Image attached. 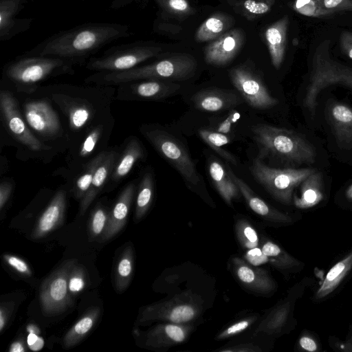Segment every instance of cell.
Segmentation results:
<instances>
[{
	"label": "cell",
	"instance_id": "1",
	"mask_svg": "<svg viewBox=\"0 0 352 352\" xmlns=\"http://www.w3.org/2000/svg\"><path fill=\"white\" fill-rule=\"evenodd\" d=\"M115 86L54 83L35 93L50 98L63 116L71 143L96 123L112 116Z\"/></svg>",
	"mask_w": 352,
	"mask_h": 352
},
{
	"label": "cell",
	"instance_id": "2",
	"mask_svg": "<svg viewBox=\"0 0 352 352\" xmlns=\"http://www.w3.org/2000/svg\"><path fill=\"white\" fill-rule=\"evenodd\" d=\"M131 34L127 25L87 23L54 34L25 54L68 58L82 65L104 46Z\"/></svg>",
	"mask_w": 352,
	"mask_h": 352
},
{
	"label": "cell",
	"instance_id": "3",
	"mask_svg": "<svg viewBox=\"0 0 352 352\" xmlns=\"http://www.w3.org/2000/svg\"><path fill=\"white\" fill-rule=\"evenodd\" d=\"M75 60L56 57L28 55L16 56L3 66L1 85L16 94H32L41 83L63 75H74Z\"/></svg>",
	"mask_w": 352,
	"mask_h": 352
},
{
	"label": "cell",
	"instance_id": "4",
	"mask_svg": "<svg viewBox=\"0 0 352 352\" xmlns=\"http://www.w3.org/2000/svg\"><path fill=\"white\" fill-rule=\"evenodd\" d=\"M0 120L1 131L17 150L16 156L21 160H36L50 163L61 153L56 147L47 144L37 138L23 118L16 94L1 85Z\"/></svg>",
	"mask_w": 352,
	"mask_h": 352
},
{
	"label": "cell",
	"instance_id": "5",
	"mask_svg": "<svg viewBox=\"0 0 352 352\" xmlns=\"http://www.w3.org/2000/svg\"><path fill=\"white\" fill-rule=\"evenodd\" d=\"M196 60L187 54H177L153 63L120 72H95L84 80L85 84L118 86L148 79L185 80L195 74Z\"/></svg>",
	"mask_w": 352,
	"mask_h": 352
},
{
	"label": "cell",
	"instance_id": "6",
	"mask_svg": "<svg viewBox=\"0 0 352 352\" xmlns=\"http://www.w3.org/2000/svg\"><path fill=\"white\" fill-rule=\"evenodd\" d=\"M254 139L259 149L258 158L278 160L287 164L314 163V146L302 135L285 129L268 124L252 127Z\"/></svg>",
	"mask_w": 352,
	"mask_h": 352
},
{
	"label": "cell",
	"instance_id": "7",
	"mask_svg": "<svg viewBox=\"0 0 352 352\" xmlns=\"http://www.w3.org/2000/svg\"><path fill=\"white\" fill-rule=\"evenodd\" d=\"M16 96L23 118L34 135L61 153L67 151L71 139L65 120L52 100L37 93Z\"/></svg>",
	"mask_w": 352,
	"mask_h": 352
},
{
	"label": "cell",
	"instance_id": "8",
	"mask_svg": "<svg viewBox=\"0 0 352 352\" xmlns=\"http://www.w3.org/2000/svg\"><path fill=\"white\" fill-rule=\"evenodd\" d=\"M139 131L157 153L177 170L190 189L204 196L208 195L194 161L179 140L153 124H142Z\"/></svg>",
	"mask_w": 352,
	"mask_h": 352
},
{
	"label": "cell",
	"instance_id": "9",
	"mask_svg": "<svg viewBox=\"0 0 352 352\" xmlns=\"http://www.w3.org/2000/svg\"><path fill=\"white\" fill-rule=\"evenodd\" d=\"M116 120L112 116L100 121L70 144L65 156L66 167L58 168L53 175L61 176L66 182L73 178L89 161L106 151Z\"/></svg>",
	"mask_w": 352,
	"mask_h": 352
},
{
	"label": "cell",
	"instance_id": "10",
	"mask_svg": "<svg viewBox=\"0 0 352 352\" xmlns=\"http://www.w3.org/2000/svg\"><path fill=\"white\" fill-rule=\"evenodd\" d=\"M330 41H322L316 47L311 61V71L303 99L305 107L315 113L318 95L329 85L340 84L352 89V68L333 60L329 54Z\"/></svg>",
	"mask_w": 352,
	"mask_h": 352
},
{
	"label": "cell",
	"instance_id": "11",
	"mask_svg": "<svg viewBox=\"0 0 352 352\" xmlns=\"http://www.w3.org/2000/svg\"><path fill=\"white\" fill-rule=\"evenodd\" d=\"M161 51L156 45L141 41L113 45L101 56L88 59L85 67L95 72L125 71L159 56Z\"/></svg>",
	"mask_w": 352,
	"mask_h": 352
},
{
	"label": "cell",
	"instance_id": "12",
	"mask_svg": "<svg viewBox=\"0 0 352 352\" xmlns=\"http://www.w3.org/2000/svg\"><path fill=\"white\" fill-rule=\"evenodd\" d=\"M250 170L254 179L274 199L284 204L289 205L292 204L294 190L316 169L275 168L267 166L257 157L253 160Z\"/></svg>",
	"mask_w": 352,
	"mask_h": 352
},
{
	"label": "cell",
	"instance_id": "13",
	"mask_svg": "<svg viewBox=\"0 0 352 352\" xmlns=\"http://www.w3.org/2000/svg\"><path fill=\"white\" fill-rule=\"evenodd\" d=\"M75 264L74 260L66 261L42 283L40 301L45 316L60 314L72 305L68 281Z\"/></svg>",
	"mask_w": 352,
	"mask_h": 352
},
{
	"label": "cell",
	"instance_id": "14",
	"mask_svg": "<svg viewBox=\"0 0 352 352\" xmlns=\"http://www.w3.org/2000/svg\"><path fill=\"white\" fill-rule=\"evenodd\" d=\"M229 75L234 87L252 108L265 110L278 104V100L270 94L261 76L250 67L238 65L230 70Z\"/></svg>",
	"mask_w": 352,
	"mask_h": 352
},
{
	"label": "cell",
	"instance_id": "15",
	"mask_svg": "<svg viewBox=\"0 0 352 352\" xmlns=\"http://www.w3.org/2000/svg\"><path fill=\"white\" fill-rule=\"evenodd\" d=\"M181 87L172 81L148 79L125 82L117 86L115 100L120 101H155L177 94Z\"/></svg>",
	"mask_w": 352,
	"mask_h": 352
},
{
	"label": "cell",
	"instance_id": "16",
	"mask_svg": "<svg viewBox=\"0 0 352 352\" xmlns=\"http://www.w3.org/2000/svg\"><path fill=\"white\" fill-rule=\"evenodd\" d=\"M146 157V151L140 140L134 135L126 138L120 146L113 171L103 192L116 188L129 174L135 163Z\"/></svg>",
	"mask_w": 352,
	"mask_h": 352
},
{
	"label": "cell",
	"instance_id": "17",
	"mask_svg": "<svg viewBox=\"0 0 352 352\" xmlns=\"http://www.w3.org/2000/svg\"><path fill=\"white\" fill-rule=\"evenodd\" d=\"M69 194V188L67 183L56 190L32 232V239L43 238L62 225L65 216Z\"/></svg>",
	"mask_w": 352,
	"mask_h": 352
},
{
	"label": "cell",
	"instance_id": "18",
	"mask_svg": "<svg viewBox=\"0 0 352 352\" xmlns=\"http://www.w3.org/2000/svg\"><path fill=\"white\" fill-rule=\"evenodd\" d=\"M243 41V33L237 29L221 34L206 47V62L216 67L227 65L239 52Z\"/></svg>",
	"mask_w": 352,
	"mask_h": 352
},
{
	"label": "cell",
	"instance_id": "19",
	"mask_svg": "<svg viewBox=\"0 0 352 352\" xmlns=\"http://www.w3.org/2000/svg\"><path fill=\"white\" fill-rule=\"evenodd\" d=\"M191 100L195 109L209 113L229 110L245 102L231 90L218 88L201 89L192 96Z\"/></svg>",
	"mask_w": 352,
	"mask_h": 352
},
{
	"label": "cell",
	"instance_id": "20",
	"mask_svg": "<svg viewBox=\"0 0 352 352\" xmlns=\"http://www.w3.org/2000/svg\"><path fill=\"white\" fill-rule=\"evenodd\" d=\"M28 0H0V41H6L30 28L32 18H16Z\"/></svg>",
	"mask_w": 352,
	"mask_h": 352
},
{
	"label": "cell",
	"instance_id": "21",
	"mask_svg": "<svg viewBox=\"0 0 352 352\" xmlns=\"http://www.w3.org/2000/svg\"><path fill=\"white\" fill-rule=\"evenodd\" d=\"M137 188L134 181L129 182L119 194L110 209L107 223L102 234V241L113 238L124 226Z\"/></svg>",
	"mask_w": 352,
	"mask_h": 352
},
{
	"label": "cell",
	"instance_id": "22",
	"mask_svg": "<svg viewBox=\"0 0 352 352\" xmlns=\"http://www.w3.org/2000/svg\"><path fill=\"white\" fill-rule=\"evenodd\" d=\"M120 146H109L107 154L102 162L98 166L91 186L80 201L79 213L83 215L91 206L96 197L103 192L111 173L119 153Z\"/></svg>",
	"mask_w": 352,
	"mask_h": 352
},
{
	"label": "cell",
	"instance_id": "23",
	"mask_svg": "<svg viewBox=\"0 0 352 352\" xmlns=\"http://www.w3.org/2000/svg\"><path fill=\"white\" fill-rule=\"evenodd\" d=\"M228 167V172L238 186L241 195L244 197L249 207L265 220L275 223H289L292 218L273 208L261 199L250 186L241 178L234 175L233 171Z\"/></svg>",
	"mask_w": 352,
	"mask_h": 352
},
{
	"label": "cell",
	"instance_id": "24",
	"mask_svg": "<svg viewBox=\"0 0 352 352\" xmlns=\"http://www.w3.org/2000/svg\"><path fill=\"white\" fill-rule=\"evenodd\" d=\"M336 142L342 148L352 147V107L346 104L333 102L327 109Z\"/></svg>",
	"mask_w": 352,
	"mask_h": 352
},
{
	"label": "cell",
	"instance_id": "25",
	"mask_svg": "<svg viewBox=\"0 0 352 352\" xmlns=\"http://www.w3.org/2000/svg\"><path fill=\"white\" fill-rule=\"evenodd\" d=\"M233 265L236 276L245 287L261 293L270 292L275 289V282L262 269L254 268L239 258L233 259Z\"/></svg>",
	"mask_w": 352,
	"mask_h": 352
},
{
	"label": "cell",
	"instance_id": "26",
	"mask_svg": "<svg viewBox=\"0 0 352 352\" xmlns=\"http://www.w3.org/2000/svg\"><path fill=\"white\" fill-rule=\"evenodd\" d=\"M208 174L216 190L228 205L239 198L241 192L232 178L227 166L219 160L212 158L208 162Z\"/></svg>",
	"mask_w": 352,
	"mask_h": 352
},
{
	"label": "cell",
	"instance_id": "27",
	"mask_svg": "<svg viewBox=\"0 0 352 352\" xmlns=\"http://www.w3.org/2000/svg\"><path fill=\"white\" fill-rule=\"evenodd\" d=\"M288 24L289 18L285 16L270 26L265 33L272 63L277 69L280 67L285 56Z\"/></svg>",
	"mask_w": 352,
	"mask_h": 352
},
{
	"label": "cell",
	"instance_id": "28",
	"mask_svg": "<svg viewBox=\"0 0 352 352\" xmlns=\"http://www.w3.org/2000/svg\"><path fill=\"white\" fill-rule=\"evenodd\" d=\"M300 186V196H294V204L297 208H310L323 199L322 175L317 170L309 175Z\"/></svg>",
	"mask_w": 352,
	"mask_h": 352
},
{
	"label": "cell",
	"instance_id": "29",
	"mask_svg": "<svg viewBox=\"0 0 352 352\" xmlns=\"http://www.w3.org/2000/svg\"><path fill=\"white\" fill-rule=\"evenodd\" d=\"M196 311L186 304L176 305L168 310L160 305L149 306L142 313L141 321L162 318L175 324H182L192 320Z\"/></svg>",
	"mask_w": 352,
	"mask_h": 352
},
{
	"label": "cell",
	"instance_id": "30",
	"mask_svg": "<svg viewBox=\"0 0 352 352\" xmlns=\"http://www.w3.org/2000/svg\"><path fill=\"white\" fill-rule=\"evenodd\" d=\"M108 149V148H107ZM107 150L89 161L73 178L66 182L69 193L74 198L80 201L88 191L95 172L104 158Z\"/></svg>",
	"mask_w": 352,
	"mask_h": 352
},
{
	"label": "cell",
	"instance_id": "31",
	"mask_svg": "<svg viewBox=\"0 0 352 352\" xmlns=\"http://www.w3.org/2000/svg\"><path fill=\"white\" fill-rule=\"evenodd\" d=\"M352 269V250L338 261L327 273L316 293V299H322L331 294Z\"/></svg>",
	"mask_w": 352,
	"mask_h": 352
},
{
	"label": "cell",
	"instance_id": "32",
	"mask_svg": "<svg viewBox=\"0 0 352 352\" xmlns=\"http://www.w3.org/2000/svg\"><path fill=\"white\" fill-rule=\"evenodd\" d=\"M187 329L174 324H161L152 329L147 335L146 344L159 347L182 342L186 338Z\"/></svg>",
	"mask_w": 352,
	"mask_h": 352
},
{
	"label": "cell",
	"instance_id": "33",
	"mask_svg": "<svg viewBox=\"0 0 352 352\" xmlns=\"http://www.w3.org/2000/svg\"><path fill=\"white\" fill-rule=\"evenodd\" d=\"M155 190V179L150 168L145 170L142 175L137 188V197L135 210V219L140 220L150 208Z\"/></svg>",
	"mask_w": 352,
	"mask_h": 352
},
{
	"label": "cell",
	"instance_id": "34",
	"mask_svg": "<svg viewBox=\"0 0 352 352\" xmlns=\"http://www.w3.org/2000/svg\"><path fill=\"white\" fill-rule=\"evenodd\" d=\"M100 314L99 307H93L87 311L65 335L63 340L64 347L68 349L79 343L93 328Z\"/></svg>",
	"mask_w": 352,
	"mask_h": 352
},
{
	"label": "cell",
	"instance_id": "35",
	"mask_svg": "<svg viewBox=\"0 0 352 352\" xmlns=\"http://www.w3.org/2000/svg\"><path fill=\"white\" fill-rule=\"evenodd\" d=\"M261 249L268 257L269 263L278 269L293 270L301 265L298 260L271 241H266Z\"/></svg>",
	"mask_w": 352,
	"mask_h": 352
},
{
	"label": "cell",
	"instance_id": "36",
	"mask_svg": "<svg viewBox=\"0 0 352 352\" xmlns=\"http://www.w3.org/2000/svg\"><path fill=\"white\" fill-rule=\"evenodd\" d=\"M199 135L211 148L226 161L236 166L237 161L235 157L232 153L221 148L231 141L228 135L205 129H199Z\"/></svg>",
	"mask_w": 352,
	"mask_h": 352
},
{
	"label": "cell",
	"instance_id": "37",
	"mask_svg": "<svg viewBox=\"0 0 352 352\" xmlns=\"http://www.w3.org/2000/svg\"><path fill=\"white\" fill-rule=\"evenodd\" d=\"M227 16L221 14L212 16L206 20L197 31L195 38L200 42L214 39L221 36L229 24Z\"/></svg>",
	"mask_w": 352,
	"mask_h": 352
},
{
	"label": "cell",
	"instance_id": "38",
	"mask_svg": "<svg viewBox=\"0 0 352 352\" xmlns=\"http://www.w3.org/2000/svg\"><path fill=\"white\" fill-rule=\"evenodd\" d=\"M133 251L127 247L123 251L116 270L115 285L119 292L124 291L129 285L133 273Z\"/></svg>",
	"mask_w": 352,
	"mask_h": 352
},
{
	"label": "cell",
	"instance_id": "39",
	"mask_svg": "<svg viewBox=\"0 0 352 352\" xmlns=\"http://www.w3.org/2000/svg\"><path fill=\"white\" fill-rule=\"evenodd\" d=\"M290 311V302L282 304L274 309L269 316L259 326L258 331H264L268 333L276 332L285 324Z\"/></svg>",
	"mask_w": 352,
	"mask_h": 352
},
{
	"label": "cell",
	"instance_id": "40",
	"mask_svg": "<svg viewBox=\"0 0 352 352\" xmlns=\"http://www.w3.org/2000/svg\"><path fill=\"white\" fill-rule=\"evenodd\" d=\"M106 203L105 199L100 200L91 212L89 230L92 238L102 236L105 230L110 211Z\"/></svg>",
	"mask_w": 352,
	"mask_h": 352
},
{
	"label": "cell",
	"instance_id": "41",
	"mask_svg": "<svg viewBox=\"0 0 352 352\" xmlns=\"http://www.w3.org/2000/svg\"><path fill=\"white\" fill-rule=\"evenodd\" d=\"M292 7L296 12L309 17L322 18L335 14L323 7L322 0H295Z\"/></svg>",
	"mask_w": 352,
	"mask_h": 352
},
{
	"label": "cell",
	"instance_id": "42",
	"mask_svg": "<svg viewBox=\"0 0 352 352\" xmlns=\"http://www.w3.org/2000/svg\"><path fill=\"white\" fill-rule=\"evenodd\" d=\"M236 233L240 244L248 250L257 248L259 240L256 230L245 220L240 219L236 224Z\"/></svg>",
	"mask_w": 352,
	"mask_h": 352
},
{
	"label": "cell",
	"instance_id": "43",
	"mask_svg": "<svg viewBox=\"0 0 352 352\" xmlns=\"http://www.w3.org/2000/svg\"><path fill=\"white\" fill-rule=\"evenodd\" d=\"M86 283V274L82 266L76 263L73 267L69 276L68 288L71 294L82 291Z\"/></svg>",
	"mask_w": 352,
	"mask_h": 352
},
{
	"label": "cell",
	"instance_id": "44",
	"mask_svg": "<svg viewBox=\"0 0 352 352\" xmlns=\"http://www.w3.org/2000/svg\"><path fill=\"white\" fill-rule=\"evenodd\" d=\"M15 187L12 177L1 178L0 183V210L2 211L10 201Z\"/></svg>",
	"mask_w": 352,
	"mask_h": 352
},
{
	"label": "cell",
	"instance_id": "45",
	"mask_svg": "<svg viewBox=\"0 0 352 352\" xmlns=\"http://www.w3.org/2000/svg\"><path fill=\"white\" fill-rule=\"evenodd\" d=\"M274 0H245L244 8L253 14H263L270 11Z\"/></svg>",
	"mask_w": 352,
	"mask_h": 352
},
{
	"label": "cell",
	"instance_id": "46",
	"mask_svg": "<svg viewBox=\"0 0 352 352\" xmlns=\"http://www.w3.org/2000/svg\"><path fill=\"white\" fill-rule=\"evenodd\" d=\"M3 259L8 265L14 269L19 274L25 276L32 275V271L29 265L22 258L11 254H4Z\"/></svg>",
	"mask_w": 352,
	"mask_h": 352
},
{
	"label": "cell",
	"instance_id": "47",
	"mask_svg": "<svg viewBox=\"0 0 352 352\" xmlns=\"http://www.w3.org/2000/svg\"><path fill=\"white\" fill-rule=\"evenodd\" d=\"M323 7L334 13L338 11H352V0H322Z\"/></svg>",
	"mask_w": 352,
	"mask_h": 352
},
{
	"label": "cell",
	"instance_id": "48",
	"mask_svg": "<svg viewBox=\"0 0 352 352\" xmlns=\"http://www.w3.org/2000/svg\"><path fill=\"white\" fill-rule=\"evenodd\" d=\"M240 117L241 114L238 111L232 109L228 117L218 125L215 131L228 135L232 130V124L236 123Z\"/></svg>",
	"mask_w": 352,
	"mask_h": 352
},
{
	"label": "cell",
	"instance_id": "49",
	"mask_svg": "<svg viewBox=\"0 0 352 352\" xmlns=\"http://www.w3.org/2000/svg\"><path fill=\"white\" fill-rule=\"evenodd\" d=\"M245 259L253 265H259L269 262L268 257L261 249L254 248L250 249L245 255Z\"/></svg>",
	"mask_w": 352,
	"mask_h": 352
},
{
	"label": "cell",
	"instance_id": "50",
	"mask_svg": "<svg viewBox=\"0 0 352 352\" xmlns=\"http://www.w3.org/2000/svg\"><path fill=\"white\" fill-rule=\"evenodd\" d=\"M252 319L243 320L236 322L221 332L218 336V339H223L238 334L244 331L250 325Z\"/></svg>",
	"mask_w": 352,
	"mask_h": 352
},
{
	"label": "cell",
	"instance_id": "51",
	"mask_svg": "<svg viewBox=\"0 0 352 352\" xmlns=\"http://www.w3.org/2000/svg\"><path fill=\"white\" fill-rule=\"evenodd\" d=\"M340 47L342 52L352 59V32L343 31L340 36Z\"/></svg>",
	"mask_w": 352,
	"mask_h": 352
},
{
	"label": "cell",
	"instance_id": "52",
	"mask_svg": "<svg viewBox=\"0 0 352 352\" xmlns=\"http://www.w3.org/2000/svg\"><path fill=\"white\" fill-rule=\"evenodd\" d=\"M160 5L177 12H185L189 5L186 0H157Z\"/></svg>",
	"mask_w": 352,
	"mask_h": 352
},
{
	"label": "cell",
	"instance_id": "53",
	"mask_svg": "<svg viewBox=\"0 0 352 352\" xmlns=\"http://www.w3.org/2000/svg\"><path fill=\"white\" fill-rule=\"evenodd\" d=\"M27 344L30 350L40 351L44 346V340L39 335L30 333L27 337Z\"/></svg>",
	"mask_w": 352,
	"mask_h": 352
},
{
	"label": "cell",
	"instance_id": "54",
	"mask_svg": "<svg viewBox=\"0 0 352 352\" xmlns=\"http://www.w3.org/2000/svg\"><path fill=\"white\" fill-rule=\"evenodd\" d=\"M12 306L8 303H2L0 307V332L6 327L11 313Z\"/></svg>",
	"mask_w": 352,
	"mask_h": 352
},
{
	"label": "cell",
	"instance_id": "55",
	"mask_svg": "<svg viewBox=\"0 0 352 352\" xmlns=\"http://www.w3.org/2000/svg\"><path fill=\"white\" fill-rule=\"evenodd\" d=\"M300 347L307 351L314 352L318 350L316 342L309 336H303L299 340Z\"/></svg>",
	"mask_w": 352,
	"mask_h": 352
},
{
	"label": "cell",
	"instance_id": "56",
	"mask_svg": "<svg viewBox=\"0 0 352 352\" xmlns=\"http://www.w3.org/2000/svg\"><path fill=\"white\" fill-rule=\"evenodd\" d=\"M222 351H260L261 349L251 343L241 344L234 346L231 349H226L221 350Z\"/></svg>",
	"mask_w": 352,
	"mask_h": 352
},
{
	"label": "cell",
	"instance_id": "57",
	"mask_svg": "<svg viewBox=\"0 0 352 352\" xmlns=\"http://www.w3.org/2000/svg\"><path fill=\"white\" fill-rule=\"evenodd\" d=\"M25 348L23 340L14 341L9 348V352H25Z\"/></svg>",
	"mask_w": 352,
	"mask_h": 352
},
{
	"label": "cell",
	"instance_id": "58",
	"mask_svg": "<svg viewBox=\"0 0 352 352\" xmlns=\"http://www.w3.org/2000/svg\"><path fill=\"white\" fill-rule=\"evenodd\" d=\"M26 331L28 333H35L37 335H40L41 331L40 329L35 324H29L26 327Z\"/></svg>",
	"mask_w": 352,
	"mask_h": 352
},
{
	"label": "cell",
	"instance_id": "59",
	"mask_svg": "<svg viewBox=\"0 0 352 352\" xmlns=\"http://www.w3.org/2000/svg\"><path fill=\"white\" fill-rule=\"evenodd\" d=\"M345 197L349 201H352V184L346 188Z\"/></svg>",
	"mask_w": 352,
	"mask_h": 352
}]
</instances>
